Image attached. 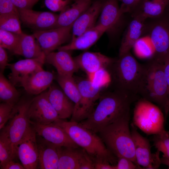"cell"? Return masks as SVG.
<instances>
[{"label":"cell","mask_w":169,"mask_h":169,"mask_svg":"<svg viewBox=\"0 0 169 169\" xmlns=\"http://www.w3.org/2000/svg\"><path fill=\"white\" fill-rule=\"evenodd\" d=\"M137 95L115 89L101 95L98 104L90 116L79 122L95 133L130 112L131 104L138 100Z\"/></svg>","instance_id":"cell-1"},{"label":"cell","mask_w":169,"mask_h":169,"mask_svg":"<svg viewBox=\"0 0 169 169\" xmlns=\"http://www.w3.org/2000/svg\"><path fill=\"white\" fill-rule=\"evenodd\" d=\"M138 95L158 105L163 110L166 119L169 114L168 88L163 64L151 60L143 64Z\"/></svg>","instance_id":"cell-2"},{"label":"cell","mask_w":169,"mask_h":169,"mask_svg":"<svg viewBox=\"0 0 169 169\" xmlns=\"http://www.w3.org/2000/svg\"><path fill=\"white\" fill-rule=\"evenodd\" d=\"M54 122L63 128L73 142L84 150L93 161H106L116 165L117 158L108 149L97 133L75 121L59 119Z\"/></svg>","instance_id":"cell-3"},{"label":"cell","mask_w":169,"mask_h":169,"mask_svg":"<svg viewBox=\"0 0 169 169\" xmlns=\"http://www.w3.org/2000/svg\"><path fill=\"white\" fill-rule=\"evenodd\" d=\"M130 112L105 126L98 133L107 147L117 158L126 157L138 165L130 129Z\"/></svg>","instance_id":"cell-4"},{"label":"cell","mask_w":169,"mask_h":169,"mask_svg":"<svg viewBox=\"0 0 169 169\" xmlns=\"http://www.w3.org/2000/svg\"><path fill=\"white\" fill-rule=\"evenodd\" d=\"M108 69L115 89L138 95V88L143 64H140L130 51L119 56Z\"/></svg>","instance_id":"cell-5"},{"label":"cell","mask_w":169,"mask_h":169,"mask_svg":"<svg viewBox=\"0 0 169 169\" xmlns=\"http://www.w3.org/2000/svg\"><path fill=\"white\" fill-rule=\"evenodd\" d=\"M133 120L135 125L148 135H154L165 129V118L161 110L142 98L136 104Z\"/></svg>","instance_id":"cell-6"},{"label":"cell","mask_w":169,"mask_h":169,"mask_svg":"<svg viewBox=\"0 0 169 169\" xmlns=\"http://www.w3.org/2000/svg\"><path fill=\"white\" fill-rule=\"evenodd\" d=\"M32 100L20 99L14 107L8 123L2 129L10 139L16 157L18 145L31 126L28 110Z\"/></svg>","instance_id":"cell-7"},{"label":"cell","mask_w":169,"mask_h":169,"mask_svg":"<svg viewBox=\"0 0 169 169\" xmlns=\"http://www.w3.org/2000/svg\"><path fill=\"white\" fill-rule=\"evenodd\" d=\"M154 18L150 24L146 23V27L154 51L151 60L164 64L169 57V15L165 12Z\"/></svg>","instance_id":"cell-8"},{"label":"cell","mask_w":169,"mask_h":169,"mask_svg":"<svg viewBox=\"0 0 169 169\" xmlns=\"http://www.w3.org/2000/svg\"><path fill=\"white\" fill-rule=\"evenodd\" d=\"M76 83L81 100L70 121L79 122L87 118L92 113L94 109L95 104L99 99L103 87L95 84L89 79H80Z\"/></svg>","instance_id":"cell-9"},{"label":"cell","mask_w":169,"mask_h":169,"mask_svg":"<svg viewBox=\"0 0 169 169\" xmlns=\"http://www.w3.org/2000/svg\"><path fill=\"white\" fill-rule=\"evenodd\" d=\"M131 126V132L138 165L143 169L158 168L161 164L160 152L157 150L155 153H152L149 140L138 132L133 123Z\"/></svg>","instance_id":"cell-10"},{"label":"cell","mask_w":169,"mask_h":169,"mask_svg":"<svg viewBox=\"0 0 169 169\" xmlns=\"http://www.w3.org/2000/svg\"><path fill=\"white\" fill-rule=\"evenodd\" d=\"M28 114L30 121L42 125L50 124L60 119L46 91L32 99Z\"/></svg>","instance_id":"cell-11"},{"label":"cell","mask_w":169,"mask_h":169,"mask_svg":"<svg viewBox=\"0 0 169 169\" xmlns=\"http://www.w3.org/2000/svg\"><path fill=\"white\" fill-rule=\"evenodd\" d=\"M72 25L41 31H33V34L45 55L58 49L70 38Z\"/></svg>","instance_id":"cell-12"},{"label":"cell","mask_w":169,"mask_h":169,"mask_svg":"<svg viewBox=\"0 0 169 169\" xmlns=\"http://www.w3.org/2000/svg\"><path fill=\"white\" fill-rule=\"evenodd\" d=\"M17 155L25 169H35L38 167L37 134L31 125L18 145Z\"/></svg>","instance_id":"cell-13"},{"label":"cell","mask_w":169,"mask_h":169,"mask_svg":"<svg viewBox=\"0 0 169 169\" xmlns=\"http://www.w3.org/2000/svg\"><path fill=\"white\" fill-rule=\"evenodd\" d=\"M20 21L33 31H41L54 28L59 15L48 12L37 11L32 9H18Z\"/></svg>","instance_id":"cell-14"},{"label":"cell","mask_w":169,"mask_h":169,"mask_svg":"<svg viewBox=\"0 0 169 169\" xmlns=\"http://www.w3.org/2000/svg\"><path fill=\"white\" fill-rule=\"evenodd\" d=\"M79 69L84 71L89 77L97 72L108 68L116 59L100 52L86 51L74 58Z\"/></svg>","instance_id":"cell-15"},{"label":"cell","mask_w":169,"mask_h":169,"mask_svg":"<svg viewBox=\"0 0 169 169\" xmlns=\"http://www.w3.org/2000/svg\"><path fill=\"white\" fill-rule=\"evenodd\" d=\"M30 123L37 135L56 146L79 147L71 139L63 128L54 122L47 125L40 124L31 121Z\"/></svg>","instance_id":"cell-16"},{"label":"cell","mask_w":169,"mask_h":169,"mask_svg":"<svg viewBox=\"0 0 169 169\" xmlns=\"http://www.w3.org/2000/svg\"><path fill=\"white\" fill-rule=\"evenodd\" d=\"M45 58L26 59L9 64L8 67L11 72L8 79L15 86L19 85L27 77L43 69Z\"/></svg>","instance_id":"cell-17"},{"label":"cell","mask_w":169,"mask_h":169,"mask_svg":"<svg viewBox=\"0 0 169 169\" xmlns=\"http://www.w3.org/2000/svg\"><path fill=\"white\" fill-rule=\"evenodd\" d=\"M124 14L119 5L118 0H105L96 25L106 32H114L121 25Z\"/></svg>","instance_id":"cell-18"},{"label":"cell","mask_w":169,"mask_h":169,"mask_svg":"<svg viewBox=\"0 0 169 169\" xmlns=\"http://www.w3.org/2000/svg\"><path fill=\"white\" fill-rule=\"evenodd\" d=\"M46 91L49 100L60 119L64 120L72 116L75 104L59 85L52 83Z\"/></svg>","instance_id":"cell-19"},{"label":"cell","mask_w":169,"mask_h":169,"mask_svg":"<svg viewBox=\"0 0 169 169\" xmlns=\"http://www.w3.org/2000/svg\"><path fill=\"white\" fill-rule=\"evenodd\" d=\"M105 0H97L74 22L72 28L71 39H74L86 31L94 27L100 14Z\"/></svg>","instance_id":"cell-20"},{"label":"cell","mask_w":169,"mask_h":169,"mask_svg":"<svg viewBox=\"0 0 169 169\" xmlns=\"http://www.w3.org/2000/svg\"><path fill=\"white\" fill-rule=\"evenodd\" d=\"M55 76L53 73L43 69L27 77L19 85L28 94L37 95L48 89Z\"/></svg>","instance_id":"cell-21"},{"label":"cell","mask_w":169,"mask_h":169,"mask_svg":"<svg viewBox=\"0 0 169 169\" xmlns=\"http://www.w3.org/2000/svg\"><path fill=\"white\" fill-rule=\"evenodd\" d=\"M69 52L58 50L51 52L46 55L45 62L53 66L56 69L57 74L73 76L79 69Z\"/></svg>","instance_id":"cell-22"},{"label":"cell","mask_w":169,"mask_h":169,"mask_svg":"<svg viewBox=\"0 0 169 169\" xmlns=\"http://www.w3.org/2000/svg\"><path fill=\"white\" fill-rule=\"evenodd\" d=\"M38 153V167L41 169H58L59 146L37 134Z\"/></svg>","instance_id":"cell-23"},{"label":"cell","mask_w":169,"mask_h":169,"mask_svg":"<svg viewBox=\"0 0 169 169\" xmlns=\"http://www.w3.org/2000/svg\"><path fill=\"white\" fill-rule=\"evenodd\" d=\"M128 24L121 42L119 56L129 52L144 34L146 27V19L138 16L132 17Z\"/></svg>","instance_id":"cell-24"},{"label":"cell","mask_w":169,"mask_h":169,"mask_svg":"<svg viewBox=\"0 0 169 169\" xmlns=\"http://www.w3.org/2000/svg\"><path fill=\"white\" fill-rule=\"evenodd\" d=\"M58 169H79L90 156L82 148L59 146Z\"/></svg>","instance_id":"cell-25"},{"label":"cell","mask_w":169,"mask_h":169,"mask_svg":"<svg viewBox=\"0 0 169 169\" xmlns=\"http://www.w3.org/2000/svg\"><path fill=\"white\" fill-rule=\"evenodd\" d=\"M105 30L96 25L76 38L71 39L68 44L60 47L58 50L70 51L74 50H85L93 45L102 35Z\"/></svg>","instance_id":"cell-26"},{"label":"cell","mask_w":169,"mask_h":169,"mask_svg":"<svg viewBox=\"0 0 169 169\" xmlns=\"http://www.w3.org/2000/svg\"><path fill=\"white\" fill-rule=\"evenodd\" d=\"M92 4L91 0H74L60 12L54 28L67 27L73 24Z\"/></svg>","instance_id":"cell-27"},{"label":"cell","mask_w":169,"mask_h":169,"mask_svg":"<svg viewBox=\"0 0 169 169\" xmlns=\"http://www.w3.org/2000/svg\"><path fill=\"white\" fill-rule=\"evenodd\" d=\"M34 35L23 33L20 35L19 42L12 52L15 54L22 56L26 59L45 57V55Z\"/></svg>","instance_id":"cell-28"},{"label":"cell","mask_w":169,"mask_h":169,"mask_svg":"<svg viewBox=\"0 0 169 169\" xmlns=\"http://www.w3.org/2000/svg\"><path fill=\"white\" fill-rule=\"evenodd\" d=\"M169 4V0H143L132 16L146 20L158 18L164 14Z\"/></svg>","instance_id":"cell-29"},{"label":"cell","mask_w":169,"mask_h":169,"mask_svg":"<svg viewBox=\"0 0 169 169\" xmlns=\"http://www.w3.org/2000/svg\"><path fill=\"white\" fill-rule=\"evenodd\" d=\"M55 79L67 96L74 103V111L77 108L81 100L80 94L76 81L73 76L58 74L56 76Z\"/></svg>","instance_id":"cell-30"},{"label":"cell","mask_w":169,"mask_h":169,"mask_svg":"<svg viewBox=\"0 0 169 169\" xmlns=\"http://www.w3.org/2000/svg\"><path fill=\"white\" fill-rule=\"evenodd\" d=\"M20 94L15 85L0 72V100L1 102L15 105L20 100Z\"/></svg>","instance_id":"cell-31"},{"label":"cell","mask_w":169,"mask_h":169,"mask_svg":"<svg viewBox=\"0 0 169 169\" xmlns=\"http://www.w3.org/2000/svg\"><path fill=\"white\" fill-rule=\"evenodd\" d=\"M0 135V166L16 157L11 142L5 131L1 129Z\"/></svg>","instance_id":"cell-32"},{"label":"cell","mask_w":169,"mask_h":169,"mask_svg":"<svg viewBox=\"0 0 169 169\" xmlns=\"http://www.w3.org/2000/svg\"><path fill=\"white\" fill-rule=\"evenodd\" d=\"M19 15L14 14L0 15V29L21 34V30Z\"/></svg>","instance_id":"cell-33"},{"label":"cell","mask_w":169,"mask_h":169,"mask_svg":"<svg viewBox=\"0 0 169 169\" xmlns=\"http://www.w3.org/2000/svg\"><path fill=\"white\" fill-rule=\"evenodd\" d=\"M153 135V146L163 153V157L169 158V131L164 129Z\"/></svg>","instance_id":"cell-34"},{"label":"cell","mask_w":169,"mask_h":169,"mask_svg":"<svg viewBox=\"0 0 169 169\" xmlns=\"http://www.w3.org/2000/svg\"><path fill=\"white\" fill-rule=\"evenodd\" d=\"M20 35L0 29V46L12 52L19 42Z\"/></svg>","instance_id":"cell-35"},{"label":"cell","mask_w":169,"mask_h":169,"mask_svg":"<svg viewBox=\"0 0 169 169\" xmlns=\"http://www.w3.org/2000/svg\"><path fill=\"white\" fill-rule=\"evenodd\" d=\"M144 40L140 38L136 42L133 48L136 53L141 57L145 58H152L154 51L152 47H151Z\"/></svg>","instance_id":"cell-36"},{"label":"cell","mask_w":169,"mask_h":169,"mask_svg":"<svg viewBox=\"0 0 169 169\" xmlns=\"http://www.w3.org/2000/svg\"><path fill=\"white\" fill-rule=\"evenodd\" d=\"M15 105L2 102L0 104V129L3 128L9 119Z\"/></svg>","instance_id":"cell-37"},{"label":"cell","mask_w":169,"mask_h":169,"mask_svg":"<svg viewBox=\"0 0 169 169\" xmlns=\"http://www.w3.org/2000/svg\"><path fill=\"white\" fill-rule=\"evenodd\" d=\"M71 0H45L46 6L54 12H61L69 5Z\"/></svg>","instance_id":"cell-38"},{"label":"cell","mask_w":169,"mask_h":169,"mask_svg":"<svg viewBox=\"0 0 169 169\" xmlns=\"http://www.w3.org/2000/svg\"><path fill=\"white\" fill-rule=\"evenodd\" d=\"M19 15L18 9L11 0H0V15Z\"/></svg>","instance_id":"cell-39"},{"label":"cell","mask_w":169,"mask_h":169,"mask_svg":"<svg viewBox=\"0 0 169 169\" xmlns=\"http://www.w3.org/2000/svg\"><path fill=\"white\" fill-rule=\"evenodd\" d=\"M121 3L120 8L123 13H132L138 7L143 0H118Z\"/></svg>","instance_id":"cell-40"},{"label":"cell","mask_w":169,"mask_h":169,"mask_svg":"<svg viewBox=\"0 0 169 169\" xmlns=\"http://www.w3.org/2000/svg\"><path fill=\"white\" fill-rule=\"evenodd\" d=\"M114 167L115 169H143L130 159L123 156L117 157V163Z\"/></svg>","instance_id":"cell-41"},{"label":"cell","mask_w":169,"mask_h":169,"mask_svg":"<svg viewBox=\"0 0 169 169\" xmlns=\"http://www.w3.org/2000/svg\"><path fill=\"white\" fill-rule=\"evenodd\" d=\"M18 9H32L40 0H11Z\"/></svg>","instance_id":"cell-42"},{"label":"cell","mask_w":169,"mask_h":169,"mask_svg":"<svg viewBox=\"0 0 169 169\" xmlns=\"http://www.w3.org/2000/svg\"><path fill=\"white\" fill-rule=\"evenodd\" d=\"M5 49L0 46V72L3 73L6 67L9 64L8 56Z\"/></svg>","instance_id":"cell-43"},{"label":"cell","mask_w":169,"mask_h":169,"mask_svg":"<svg viewBox=\"0 0 169 169\" xmlns=\"http://www.w3.org/2000/svg\"><path fill=\"white\" fill-rule=\"evenodd\" d=\"M95 169H115L114 166L107 161H94Z\"/></svg>","instance_id":"cell-44"},{"label":"cell","mask_w":169,"mask_h":169,"mask_svg":"<svg viewBox=\"0 0 169 169\" xmlns=\"http://www.w3.org/2000/svg\"><path fill=\"white\" fill-rule=\"evenodd\" d=\"M1 169H25L23 166L11 160L0 167Z\"/></svg>","instance_id":"cell-45"},{"label":"cell","mask_w":169,"mask_h":169,"mask_svg":"<svg viewBox=\"0 0 169 169\" xmlns=\"http://www.w3.org/2000/svg\"><path fill=\"white\" fill-rule=\"evenodd\" d=\"M164 70L168 88V102L169 104V57L164 64Z\"/></svg>","instance_id":"cell-46"},{"label":"cell","mask_w":169,"mask_h":169,"mask_svg":"<svg viewBox=\"0 0 169 169\" xmlns=\"http://www.w3.org/2000/svg\"><path fill=\"white\" fill-rule=\"evenodd\" d=\"M160 159L161 163L167 166L169 169V158L162 156Z\"/></svg>","instance_id":"cell-47"},{"label":"cell","mask_w":169,"mask_h":169,"mask_svg":"<svg viewBox=\"0 0 169 169\" xmlns=\"http://www.w3.org/2000/svg\"><path fill=\"white\" fill-rule=\"evenodd\" d=\"M165 12L167 13L169 15V4L166 9Z\"/></svg>","instance_id":"cell-48"}]
</instances>
